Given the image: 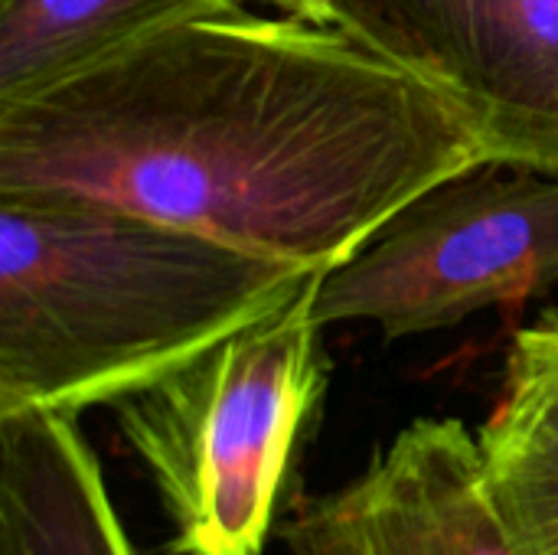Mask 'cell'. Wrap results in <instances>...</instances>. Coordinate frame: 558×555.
<instances>
[{
    "label": "cell",
    "mask_w": 558,
    "mask_h": 555,
    "mask_svg": "<svg viewBox=\"0 0 558 555\" xmlns=\"http://www.w3.org/2000/svg\"><path fill=\"white\" fill-rule=\"evenodd\" d=\"M324 20L451 95L490 164L558 177V0H324Z\"/></svg>",
    "instance_id": "cell-5"
},
{
    "label": "cell",
    "mask_w": 558,
    "mask_h": 555,
    "mask_svg": "<svg viewBox=\"0 0 558 555\" xmlns=\"http://www.w3.org/2000/svg\"><path fill=\"white\" fill-rule=\"evenodd\" d=\"M487 150L461 105L337 23L242 7L0 108V190H56L330 272Z\"/></svg>",
    "instance_id": "cell-1"
},
{
    "label": "cell",
    "mask_w": 558,
    "mask_h": 555,
    "mask_svg": "<svg viewBox=\"0 0 558 555\" xmlns=\"http://www.w3.org/2000/svg\"><path fill=\"white\" fill-rule=\"evenodd\" d=\"M268 3H275V7H281L288 13H298V16H311V20L327 23L324 20V0H268Z\"/></svg>",
    "instance_id": "cell-12"
},
{
    "label": "cell",
    "mask_w": 558,
    "mask_h": 555,
    "mask_svg": "<svg viewBox=\"0 0 558 555\" xmlns=\"http://www.w3.org/2000/svg\"><path fill=\"white\" fill-rule=\"evenodd\" d=\"M324 500L373 555H520L490 491L481 435L458 419L412 422Z\"/></svg>",
    "instance_id": "cell-6"
},
{
    "label": "cell",
    "mask_w": 558,
    "mask_h": 555,
    "mask_svg": "<svg viewBox=\"0 0 558 555\" xmlns=\"http://www.w3.org/2000/svg\"><path fill=\"white\" fill-rule=\"evenodd\" d=\"M314 275L288 304L114 406L173 555H262L294 445L324 393Z\"/></svg>",
    "instance_id": "cell-3"
},
{
    "label": "cell",
    "mask_w": 558,
    "mask_h": 555,
    "mask_svg": "<svg viewBox=\"0 0 558 555\" xmlns=\"http://www.w3.org/2000/svg\"><path fill=\"white\" fill-rule=\"evenodd\" d=\"M284 536L294 555H373V550L333 514L324 497L314 500L284 530Z\"/></svg>",
    "instance_id": "cell-11"
},
{
    "label": "cell",
    "mask_w": 558,
    "mask_h": 555,
    "mask_svg": "<svg viewBox=\"0 0 558 555\" xmlns=\"http://www.w3.org/2000/svg\"><path fill=\"white\" fill-rule=\"evenodd\" d=\"M490 491L520 555H558V468L494 461Z\"/></svg>",
    "instance_id": "cell-10"
},
{
    "label": "cell",
    "mask_w": 558,
    "mask_h": 555,
    "mask_svg": "<svg viewBox=\"0 0 558 555\" xmlns=\"http://www.w3.org/2000/svg\"><path fill=\"white\" fill-rule=\"evenodd\" d=\"M494 461L558 468V311L517 334L504 399L481 432Z\"/></svg>",
    "instance_id": "cell-9"
},
{
    "label": "cell",
    "mask_w": 558,
    "mask_h": 555,
    "mask_svg": "<svg viewBox=\"0 0 558 555\" xmlns=\"http://www.w3.org/2000/svg\"><path fill=\"white\" fill-rule=\"evenodd\" d=\"M242 0H0V108L39 98L128 49Z\"/></svg>",
    "instance_id": "cell-8"
},
{
    "label": "cell",
    "mask_w": 558,
    "mask_h": 555,
    "mask_svg": "<svg viewBox=\"0 0 558 555\" xmlns=\"http://www.w3.org/2000/svg\"><path fill=\"white\" fill-rule=\"evenodd\" d=\"M314 275L105 200L0 190V415L118 406Z\"/></svg>",
    "instance_id": "cell-2"
},
{
    "label": "cell",
    "mask_w": 558,
    "mask_h": 555,
    "mask_svg": "<svg viewBox=\"0 0 558 555\" xmlns=\"http://www.w3.org/2000/svg\"><path fill=\"white\" fill-rule=\"evenodd\" d=\"M0 555H134L72 415H0Z\"/></svg>",
    "instance_id": "cell-7"
},
{
    "label": "cell",
    "mask_w": 558,
    "mask_h": 555,
    "mask_svg": "<svg viewBox=\"0 0 558 555\" xmlns=\"http://www.w3.org/2000/svg\"><path fill=\"white\" fill-rule=\"evenodd\" d=\"M481 164L405 203L317 281L320 327L369 321L386 340L454 327L558 281V177Z\"/></svg>",
    "instance_id": "cell-4"
}]
</instances>
